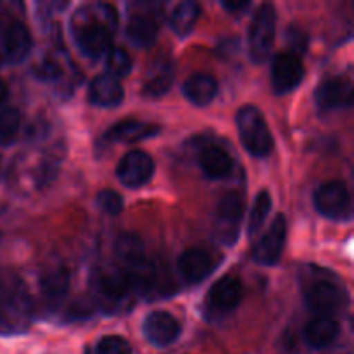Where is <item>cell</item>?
I'll return each instance as SVG.
<instances>
[{"label": "cell", "mask_w": 354, "mask_h": 354, "mask_svg": "<svg viewBox=\"0 0 354 354\" xmlns=\"http://www.w3.org/2000/svg\"><path fill=\"white\" fill-rule=\"evenodd\" d=\"M116 28V10L106 3L82 7L71 19V35L76 48L90 61H99L111 50V41Z\"/></svg>", "instance_id": "cell-1"}, {"label": "cell", "mask_w": 354, "mask_h": 354, "mask_svg": "<svg viewBox=\"0 0 354 354\" xmlns=\"http://www.w3.org/2000/svg\"><path fill=\"white\" fill-rule=\"evenodd\" d=\"M237 130L241 144L252 158H266L272 154L273 135L259 107L248 104L239 109Z\"/></svg>", "instance_id": "cell-2"}, {"label": "cell", "mask_w": 354, "mask_h": 354, "mask_svg": "<svg viewBox=\"0 0 354 354\" xmlns=\"http://www.w3.org/2000/svg\"><path fill=\"white\" fill-rule=\"evenodd\" d=\"M277 31V10L272 3H263L256 14L252 16L251 26H249L248 45L249 57L256 64H261L272 54L273 44H275Z\"/></svg>", "instance_id": "cell-3"}, {"label": "cell", "mask_w": 354, "mask_h": 354, "mask_svg": "<svg viewBox=\"0 0 354 354\" xmlns=\"http://www.w3.org/2000/svg\"><path fill=\"white\" fill-rule=\"evenodd\" d=\"M244 199L241 194L228 192L220 199L214 213V239L221 245L237 244L242 230V220H244Z\"/></svg>", "instance_id": "cell-4"}, {"label": "cell", "mask_w": 354, "mask_h": 354, "mask_svg": "<svg viewBox=\"0 0 354 354\" xmlns=\"http://www.w3.org/2000/svg\"><path fill=\"white\" fill-rule=\"evenodd\" d=\"M313 204L315 209L322 216L328 218L332 221L346 223L353 218V204L349 190L344 183L337 182V180H332V182L318 187L313 196Z\"/></svg>", "instance_id": "cell-5"}, {"label": "cell", "mask_w": 354, "mask_h": 354, "mask_svg": "<svg viewBox=\"0 0 354 354\" xmlns=\"http://www.w3.org/2000/svg\"><path fill=\"white\" fill-rule=\"evenodd\" d=\"M304 303L317 317H332L342 310L346 296L335 280L317 279L304 289Z\"/></svg>", "instance_id": "cell-6"}, {"label": "cell", "mask_w": 354, "mask_h": 354, "mask_svg": "<svg viewBox=\"0 0 354 354\" xmlns=\"http://www.w3.org/2000/svg\"><path fill=\"white\" fill-rule=\"evenodd\" d=\"M304 80V66L299 55L294 52H280L273 57L270 69L272 90L277 95L294 92Z\"/></svg>", "instance_id": "cell-7"}, {"label": "cell", "mask_w": 354, "mask_h": 354, "mask_svg": "<svg viewBox=\"0 0 354 354\" xmlns=\"http://www.w3.org/2000/svg\"><path fill=\"white\" fill-rule=\"evenodd\" d=\"M286 242L287 218L283 214H277L265 235H261V239L252 248V259H254L256 265L275 266L282 258Z\"/></svg>", "instance_id": "cell-8"}, {"label": "cell", "mask_w": 354, "mask_h": 354, "mask_svg": "<svg viewBox=\"0 0 354 354\" xmlns=\"http://www.w3.org/2000/svg\"><path fill=\"white\" fill-rule=\"evenodd\" d=\"M156 171L154 159L144 151L127 152L116 166V176L128 189H140L147 185Z\"/></svg>", "instance_id": "cell-9"}, {"label": "cell", "mask_w": 354, "mask_h": 354, "mask_svg": "<svg viewBox=\"0 0 354 354\" xmlns=\"http://www.w3.org/2000/svg\"><path fill=\"white\" fill-rule=\"evenodd\" d=\"M142 330H144V337L154 348H168L173 342L178 341L182 334V325L171 313L159 310L145 317Z\"/></svg>", "instance_id": "cell-10"}, {"label": "cell", "mask_w": 354, "mask_h": 354, "mask_svg": "<svg viewBox=\"0 0 354 354\" xmlns=\"http://www.w3.org/2000/svg\"><path fill=\"white\" fill-rule=\"evenodd\" d=\"M353 85L344 76H332V78L324 80L315 93L318 109L325 113L348 109L353 106Z\"/></svg>", "instance_id": "cell-11"}, {"label": "cell", "mask_w": 354, "mask_h": 354, "mask_svg": "<svg viewBox=\"0 0 354 354\" xmlns=\"http://www.w3.org/2000/svg\"><path fill=\"white\" fill-rule=\"evenodd\" d=\"M176 268L187 283L197 286L216 270V263L213 256L203 249H187L176 259Z\"/></svg>", "instance_id": "cell-12"}, {"label": "cell", "mask_w": 354, "mask_h": 354, "mask_svg": "<svg viewBox=\"0 0 354 354\" xmlns=\"http://www.w3.org/2000/svg\"><path fill=\"white\" fill-rule=\"evenodd\" d=\"M173 82H175V64L169 57L161 55L147 68L142 83V95L145 99H159L171 88Z\"/></svg>", "instance_id": "cell-13"}, {"label": "cell", "mask_w": 354, "mask_h": 354, "mask_svg": "<svg viewBox=\"0 0 354 354\" xmlns=\"http://www.w3.org/2000/svg\"><path fill=\"white\" fill-rule=\"evenodd\" d=\"M33 48V38H31L30 30L23 21H12L3 31L2 38V50L3 57L10 64H21L26 61Z\"/></svg>", "instance_id": "cell-14"}, {"label": "cell", "mask_w": 354, "mask_h": 354, "mask_svg": "<svg viewBox=\"0 0 354 354\" xmlns=\"http://www.w3.org/2000/svg\"><path fill=\"white\" fill-rule=\"evenodd\" d=\"M244 287L235 277H223L213 283L207 294V308L214 313H230L241 304Z\"/></svg>", "instance_id": "cell-15"}, {"label": "cell", "mask_w": 354, "mask_h": 354, "mask_svg": "<svg viewBox=\"0 0 354 354\" xmlns=\"http://www.w3.org/2000/svg\"><path fill=\"white\" fill-rule=\"evenodd\" d=\"M159 133H161V127L154 123L140 120H123L111 127L102 138L107 144H118V142L120 144H133V142L149 140Z\"/></svg>", "instance_id": "cell-16"}, {"label": "cell", "mask_w": 354, "mask_h": 354, "mask_svg": "<svg viewBox=\"0 0 354 354\" xmlns=\"http://www.w3.org/2000/svg\"><path fill=\"white\" fill-rule=\"evenodd\" d=\"M95 289L106 303H121L131 292L127 275L123 270L116 266H107L97 275Z\"/></svg>", "instance_id": "cell-17"}, {"label": "cell", "mask_w": 354, "mask_h": 354, "mask_svg": "<svg viewBox=\"0 0 354 354\" xmlns=\"http://www.w3.org/2000/svg\"><path fill=\"white\" fill-rule=\"evenodd\" d=\"M88 100L90 104L97 107H118L124 100V90L120 80L113 78L109 75H99L90 82L88 86Z\"/></svg>", "instance_id": "cell-18"}, {"label": "cell", "mask_w": 354, "mask_h": 354, "mask_svg": "<svg viewBox=\"0 0 354 354\" xmlns=\"http://www.w3.org/2000/svg\"><path fill=\"white\" fill-rule=\"evenodd\" d=\"M199 168L209 180H225L232 175L234 159L220 145H206L199 154Z\"/></svg>", "instance_id": "cell-19"}, {"label": "cell", "mask_w": 354, "mask_h": 354, "mask_svg": "<svg viewBox=\"0 0 354 354\" xmlns=\"http://www.w3.org/2000/svg\"><path fill=\"white\" fill-rule=\"evenodd\" d=\"M341 334V325L332 317H317L304 328V341L311 349H327L337 341Z\"/></svg>", "instance_id": "cell-20"}, {"label": "cell", "mask_w": 354, "mask_h": 354, "mask_svg": "<svg viewBox=\"0 0 354 354\" xmlns=\"http://www.w3.org/2000/svg\"><path fill=\"white\" fill-rule=\"evenodd\" d=\"M183 97L197 107H204L213 102L218 95V82L206 73H196L189 76L182 86Z\"/></svg>", "instance_id": "cell-21"}, {"label": "cell", "mask_w": 354, "mask_h": 354, "mask_svg": "<svg viewBox=\"0 0 354 354\" xmlns=\"http://www.w3.org/2000/svg\"><path fill=\"white\" fill-rule=\"evenodd\" d=\"M127 37L135 47L151 48L158 41L159 24L152 16L145 12H137L128 19Z\"/></svg>", "instance_id": "cell-22"}, {"label": "cell", "mask_w": 354, "mask_h": 354, "mask_svg": "<svg viewBox=\"0 0 354 354\" xmlns=\"http://www.w3.org/2000/svg\"><path fill=\"white\" fill-rule=\"evenodd\" d=\"M121 270L127 275L131 292L138 294V296L151 294L152 289L156 287V282H158L156 266L147 258H142L138 261L130 263V265H124Z\"/></svg>", "instance_id": "cell-23"}, {"label": "cell", "mask_w": 354, "mask_h": 354, "mask_svg": "<svg viewBox=\"0 0 354 354\" xmlns=\"http://www.w3.org/2000/svg\"><path fill=\"white\" fill-rule=\"evenodd\" d=\"M71 277L66 268H55L41 279V296L48 306L55 308L62 303L69 290Z\"/></svg>", "instance_id": "cell-24"}, {"label": "cell", "mask_w": 354, "mask_h": 354, "mask_svg": "<svg viewBox=\"0 0 354 354\" xmlns=\"http://www.w3.org/2000/svg\"><path fill=\"white\" fill-rule=\"evenodd\" d=\"M199 17V3L192 2V0H185V2H180L178 6L173 9L171 17H169V26H171L173 33L178 35L180 38H185L192 33Z\"/></svg>", "instance_id": "cell-25"}, {"label": "cell", "mask_w": 354, "mask_h": 354, "mask_svg": "<svg viewBox=\"0 0 354 354\" xmlns=\"http://www.w3.org/2000/svg\"><path fill=\"white\" fill-rule=\"evenodd\" d=\"M114 252H116L118 259L123 263V266L145 258L144 242L137 234H121L114 241Z\"/></svg>", "instance_id": "cell-26"}, {"label": "cell", "mask_w": 354, "mask_h": 354, "mask_svg": "<svg viewBox=\"0 0 354 354\" xmlns=\"http://www.w3.org/2000/svg\"><path fill=\"white\" fill-rule=\"evenodd\" d=\"M272 206H273V201H272V196L268 194V190H261V192L256 196L254 203H252V207H251V213H249V221H248L249 235H254L256 232L261 230L266 218L270 216Z\"/></svg>", "instance_id": "cell-27"}, {"label": "cell", "mask_w": 354, "mask_h": 354, "mask_svg": "<svg viewBox=\"0 0 354 354\" xmlns=\"http://www.w3.org/2000/svg\"><path fill=\"white\" fill-rule=\"evenodd\" d=\"M131 68H133V62H131V57L128 55V52L120 47H111V50L106 54L107 75L120 80L130 75Z\"/></svg>", "instance_id": "cell-28"}, {"label": "cell", "mask_w": 354, "mask_h": 354, "mask_svg": "<svg viewBox=\"0 0 354 354\" xmlns=\"http://www.w3.org/2000/svg\"><path fill=\"white\" fill-rule=\"evenodd\" d=\"M21 127V114L16 107L0 109V144H9L14 140Z\"/></svg>", "instance_id": "cell-29"}, {"label": "cell", "mask_w": 354, "mask_h": 354, "mask_svg": "<svg viewBox=\"0 0 354 354\" xmlns=\"http://www.w3.org/2000/svg\"><path fill=\"white\" fill-rule=\"evenodd\" d=\"M95 203L97 206H99V209L102 211V213L109 214V216H118L124 207V201L123 197H121V194H118L116 190L111 189L100 190V192L97 194Z\"/></svg>", "instance_id": "cell-30"}, {"label": "cell", "mask_w": 354, "mask_h": 354, "mask_svg": "<svg viewBox=\"0 0 354 354\" xmlns=\"http://www.w3.org/2000/svg\"><path fill=\"white\" fill-rule=\"evenodd\" d=\"M95 354H131V346L121 335H106L97 342Z\"/></svg>", "instance_id": "cell-31"}, {"label": "cell", "mask_w": 354, "mask_h": 354, "mask_svg": "<svg viewBox=\"0 0 354 354\" xmlns=\"http://www.w3.org/2000/svg\"><path fill=\"white\" fill-rule=\"evenodd\" d=\"M35 76H37L40 82L54 83L62 76V69L54 59H44V61L35 68Z\"/></svg>", "instance_id": "cell-32"}, {"label": "cell", "mask_w": 354, "mask_h": 354, "mask_svg": "<svg viewBox=\"0 0 354 354\" xmlns=\"http://www.w3.org/2000/svg\"><path fill=\"white\" fill-rule=\"evenodd\" d=\"M251 6V2H248V0H230V2H227V0H223L221 2V7H223L225 10H228V12L232 14H239V12H244L248 7Z\"/></svg>", "instance_id": "cell-33"}, {"label": "cell", "mask_w": 354, "mask_h": 354, "mask_svg": "<svg viewBox=\"0 0 354 354\" xmlns=\"http://www.w3.org/2000/svg\"><path fill=\"white\" fill-rule=\"evenodd\" d=\"M7 97H9V88H7L6 82H3V80L0 78V106H2V104L6 102Z\"/></svg>", "instance_id": "cell-34"}]
</instances>
